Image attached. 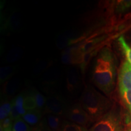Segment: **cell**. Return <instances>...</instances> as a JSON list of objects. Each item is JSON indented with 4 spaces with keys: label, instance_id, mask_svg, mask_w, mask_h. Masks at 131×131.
Wrapping results in <instances>:
<instances>
[{
    "label": "cell",
    "instance_id": "6da1fadb",
    "mask_svg": "<svg viewBox=\"0 0 131 131\" xmlns=\"http://www.w3.org/2000/svg\"><path fill=\"white\" fill-rule=\"evenodd\" d=\"M117 76V60L110 47H104L95 58L91 71V81L106 95L112 92Z\"/></svg>",
    "mask_w": 131,
    "mask_h": 131
},
{
    "label": "cell",
    "instance_id": "7a4b0ae2",
    "mask_svg": "<svg viewBox=\"0 0 131 131\" xmlns=\"http://www.w3.org/2000/svg\"><path fill=\"white\" fill-rule=\"evenodd\" d=\"M80 104L94 123L112 107L110 99L103 95L91 85H86L82 92Z\"/></svg>",
    "mask_w": 131,
    "mask_h": 131
},
{
    "label": "cell",
    "instance_id": "3957f363",
    "mask_svg": "<svg viewBox=\"0 0 131 131\" xmlns=\"http://www.w3.org/2000/svg\"><path fill=\"white\" fill-rule=\"evenodd\" d=\"M124 125L120 109L112 106L109 112L94 123L88 131H123Z\"/></svg>",
    "mask_w": 131,
    "mask_h": 131
},
{
    "label": "cell",
    "instance_id": "277c9868",
    "mask_svg": "<svg viewBox=\"0 0 131 131\" xmlns=\"http://www.w3.org/2000/svg\"><path fill=\"white\" fill-rule=\"evenodd\" d=\"M64 117L66 120L87 128L94 123L80 103H75L68 106L64 115Z\"/></svg>",
    "mask_w": 131,
    "mask_h": 131
},
{
    "label": "cell",
    "instance_id": "5b68a950",
    "mask_svg": "<svg viewBox=\"0 0 131 131\" xmlns=\"http://www.w3.org/2000/svg\"><path fill=\"white\" fill-rule=\"evenodd\" d=\"M68 107L64 100L61 96L54 95L46 98V103L44 109L46 114L64 116Z\"/></svg>",
    "mask_w": 131,
    "mask_h": 131
},
{
    "label": "cell",
    "instance_id": "8992f818",
    "mask_svg": "<svg viewBox=\"0 0 131 131\" xmlns=\"http://www.w3.org/2000/svg\"><path fill=\"white\" fill-rule=\"evenodd\" d=\"M119 92L131 90V64L127 61L122 64L118 77Z\"/></svg>",
    "mask_w": 131,
    "mask_h": 131
},
{
    "label": "cell",
    "instance_id": "52a82bcc",
    "mask_svg": "<svg viewBox=\"0 0 131 131\" xmlns=\"http://www.w3.org/2000/svg\"><path fill=\"white\" fill-rule=\"evenodd\" d=\"M80 76L79 72L75 69H69L67 73L66 84L69 91L73 92L79 88L80 84Z\"/></svg>",
    "mask_w": 131,
    "mask_h": 131
},
{
    "label": "cell",
    "instance_id": "ba28073f",
    "mask_svg": "<svg viewBox=\"0 0 131 131\" xmlns=\"http://www.w3.org/2000/svg\"><path fill=\"white\" fill-rule=\"evenodd\" d=\"M45 122L47 126L53 131H60L65 119H63L61 116L52 114H46L45 118Z\"/></svg>",
    "mask_w": 131,
    "mask_h": 131
},
{
    "label": "cell",
    "instance_id": "9c48e42d",
    "mask_svg": "<svg viewBox=\"0 0 131 131\" xmlns=\"http://www.w3.org/2000/svg\"><path fill=\"white\" fill-rule=\"evenodd\" d=\"M41 110L37 109L33 111H27L22 117V118L29 125L35 126L41 121Z\"/></svg>",
    "mask_w": 131,
    "mask_h": 131
},
{
    "label": "cell",
    "instance_id": "30bf717a",
    "mask_svg": "<svg viewBox=\"0 0 131 131\" xmlns=\"http://www.w3.org/2000/svg\"><path fill=\"white\" fill-rule=\"evenodd\" d=\"M19 87V83L18 80L14 79L6 81L3 88L4 95L7 96L14 95V94L18 89Z\"/></svg>",
    "mask_w": 131,
    "mask_h": 131
},
{
    "label": "cell",
    "instance_id": "8fae6325",
    "mask_svg": "<svg viewBox=\"0 0 131 131\" xmlns=\"http://www.w3.org/2000/svg\"><path fill=\"white\" fill-rule=\"evenodd\" d=\"M16 68L13 66H4L1 68L0 71V80L1 83L9 81V78L15 73Z\"/></svg>",
    "mask_w": 131,
    "mask_h": 131
},
{
    "label": "cell",
    "instance_id": "7c38bea8",
    "mask_svg": "<svg viewBox=\"0 0 131 131\" xmlns=\"http://www.w3.org/2000/svg\"><path fill=\"white\" fill-rule=\"evenodd\" d=\"M118 42L120 45L122 51L126 58L127 61L131 64V47L127 44L123 37H120L118 39Z\"/></svg>",
    "mask_w": 131,
    "mask_h": 131
},
{
    "label": "cell",
    "instance_id": "4fadbf2b",
    "mask_svg": "<svg viewBox=\"0 0 131 131\" xmlns=\"http://www.w3.org/2000/svg\"><path fill=\"white\" fill-rule=\"evenodd\" d=\"M12 131H32V129L22 118L13 122Z\"/></svg>",
    "mask_w": 131,
    "mask_h": 131
},
{
    "label": "cell",
    "instance_id": "5bb4252c",
    "mask_svg": "<svg viewBox=\"0 0 131 131\" xmlns=\"http://www.w3.org/2000/svg\"><path fill=\"white\" fill-rule=\"evenodd\" d=\"M12 109V101H6L1 104L0 107V119L1 122L4 119L9 117Z\"/></svg>",
    "mask_w": 131,
    "mask_h": 131
},
{
    "label": "cell",
    "instance_id": "9a60e30c",
    "mask_svg": "<svg viewBox=\"0 0 131 131\" xmlns=\"http://www.w3.org/2000/svg\"><path fill=\"white\" fill-rule=\"evenodd\" d=\"M24 107L26 111H33L37 109L35 98L33 95H27L24 99Z\"/></svg>",
    "mask_w": 131,
    "mask_h": 131
},
{
    "label": "cell",
    "instance_id": "2e32d148",
    "mask_svg": "<svg viewBox=\"0 0 131 131\" xmlns=\"http://www.w3.org/2000/svg\"><path fill=\"white\" fill-rule=\"evenodd\" d=\"M123 103L131 115V90L119 92Z\"/></svg>",
    "mask_w": 131,
    "mask_h": 131
},
{
    "label": "cell",
    "instance_id": "e0dca14e",
    "mask_svg": "<svg viewBox=\"0 0 131 131\" xmlns=\"http://www.w3.org/2000/svg\"><path fill=\"white\" fill-rule=\"evenodd\" d=\"M24 96L22 95H19L16 96L15 99L14 100L16 109H17L19 114L21 115V117H23L27 112L24 107Z\"/></svg>",
    "mask_w": 131,
    "mask_h": 131
},
{
    "label": "cell",
    "instance_id": "ac0fdd59",
    "mask_svg": "<svg viewBox=\"0 0 131 131\" xmlns=\"http://www.w3.org/2000/svg\"><path fill=\"white\" fill-rule=\"evenodd\" d=\"M35 98L36 103H37V109L41 110L42 108H45L46 103V98L44 96L39 92L35 91L33 94Z\"/></svg>",
    "mask_w": 131,
    "mask_h": 131
},
{
    "label": "cell",
    "instance_id": "d6986e66",
    "mask_svg": "<svg viewBox=\"0 0 131 131\" xmlns=\"http://www.w3.org/2000/svg\"><path fill=\"white\" fill-rule=\"evenodd\" d=\"M22 54V50L18 47L13 49L12 50L9 52V53L7 55V60L9 62L14 61L15 60H18L21 57Z\"/></svg>",
    "mask_w": 131,
    "mask_h": 131
},
{
    "label": "cell",
    "instance_id": "ffe728a7",
    "mask_svg": "<svg viewBox=\"0 0 131 131\" xmlns=\"http://www.w3.org/2000/svg\"><path fill=\"white\" fill-rule=\"evenodd\" d=\"M11 101H12V109H11L10 114L9 117L11 119V120L14 122L15 121L17 120V119L22 118V117H21V115L19 114V112H18L17 109H16L15 104L14 100H12Z\"/></svg>",
    "mask_w": 131,
    "mask_h": 131
},
{
    "label": "cell",
    "instance_id": "44dd1931",
    "mask_svg": "<svg viewBox=\"0 0 131 131\" xmlns=\"http://www.w3.org/2000/svg\"><path fill=\"white\" fill-rule=\"evenodd\" d=\"M32 129V131H53L47 126L44 119H42L37 125L34 126Z\"/></svg>",
    "mask_w": 131,
    "mask_h": 131
},
{
    "label": "cell",
    "instance_id": "7402d4cb",
    "mask_svg": "<svg viewBox=\"0 0 131 131\" xmlns=\"http://www.w3.org/2000/svg\"><path fill=\"white\" fill-rule=\"evenodd\" d=\"M12 121L11 120V119L10 118V117H7V118H6L3 122H1V126L2 128L4 129H6L9 127H12L13 126L12 124Z\"/></svg>",
    "mask_w": 131,
    "mask_h": 131
},
{
    "label": "cell",
    "instance_id": "603a6c76",
    "mask_svg": "<svg viewBox=\"0 0 131 131\" xmlns=\"http://www.w3.org/2000/svg\"><path fill=\"white\" fill-rule=\"evenodd\" d=\"M0 129H1V131H12V126L9 127V128L4 129V130L1 127H0Z\"/></svg>",
    "mask_w": 131,
    "mask_h": 131
},
{
    "label": "cell",
    "instance_id": "cb8c5ba5",
    "mask_svg": "<svg viewBox=\"0 0 131 131\" xmlns=\"http://www.w3.org/2000/svg\"><path fill=\"white\" fill-rule=\"evenodd\" d=\"M127 131H131V127H130V128H129L128 130H127Z\"/></svg>",
    "mask_w": 131,
    "mask_h": 131
},
{
    "label": "cell",
    "instance_id": "d4e9b609",
    "mask_svg": "<svg viewBox=\"0 0 131 131\" xmlns=\"http://www.w3.org/2000/svg\"><path fill=\"white\" fill-rule=\"evenodd\" d=\"M60 131H63V130H60Z\"/></svg>",
    "mask_w": 131,
    "mask_h": 131
}]
</instances>
